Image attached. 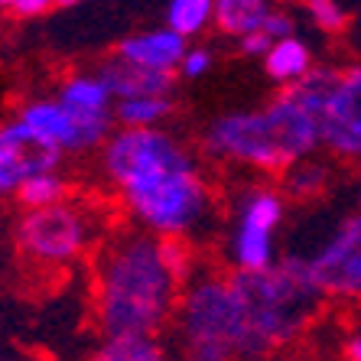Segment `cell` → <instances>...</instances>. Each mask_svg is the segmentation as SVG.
<instances>
[{
  "label": "cell",
  "instance_id": "1",
  "mask_svg": "<svg viewBox=\"0 0 361 361\" xmlns=\"http://www.w3.org/2000/svg\"><path fill=\"white\" fill-rule=\"evenodd\" d=\"M98 166L130 221L160 241L192 244L219 225V199L202 157L166 127H114Z\"/></svg>",
  "mask_w": 361,
  "mask_h": 361
},
{
  "label": "cell",
  "instance_id": "2",
  "mask_svg": "<svg viewBox=\"0 0 361 361\" xmlns=\"http://www.w3.org/2000/svg\"><path fill=\"white\" fill-rule=\"evenodd\" d=\"M183 286L185 280L166 264L160 238L137 225L114 228L94 257V326L104 338L160 336L176 316Z\"/></svg>",
  "mask_w": 361,
  "mask_h": 361
},
{
  "label": "cell",
  "instance_id": "3",
  "mask_svg": "<svg viewBox=\"0 0 361 361\" xmlns=\"http://www.w3.org/2000/svg\"><path fill=\"white\" fill-rule=\"evenodd\" d=\"M319 150V124L290 92L264 108L225 111L202 130V153L254 173H280Z\"/></svg>",
  "mask_w": 361,
  "mask_h": 361
},
{
  "label": "cell",
  "instance_id": "4",
  "mask_svg": "<svg viewBox=\"0 0 361 361\" xmlns=\"http://www.w3.org/2000/svg\"><path fill=\"white\" fill-rule=\"evenodd\" d=\"M244 316V361L270 358L306 332L322 293L302 254H283L261 274H231Z\"/></svg>",
  "mask_w": 361,
  "mask_h": 361
},
{
  "label": "cell",
  "instance_id": "5",
  "mask_svg": "<svg viewBox=\"0 0 361 361\" xmlns=\"http://www.w3.org/2000/svg\"><path fill=\"white\" fill-rule=\"evenodd\" d=\"M169 329L176 361H244V316L231 274L199 264Z\"/></svg>",
  "mask_w": 361,
  "mask_h": 361
},
{
  "label": "cell",
  "instance_id": "6",
  "mask_svg": "<svg viewBox=\"0 0 361 361\" xmlns=\"http://www.w3.org/2000/svg\"><path fill=\"white\" fill-rule=\"evenodd\" d=\"M286 219V195L277 185L244 183L228 205L221 257L228 274H261L280 261L277 235Z\"/></svg>",
  "mask_w": 361,
  "mask_h": 361
},
{
  "label": "cell",
  "instance_id": "7",
  "mask_svg": "<svg viewBox=\"0 0 361 361\" xmlns=\"http://www.w3.org/2000/svg\"><path fill=\"white\" fill-rule=\"evenodd\" d=\"M101 219L82 202H59L49 209L23 212L13 228V241L23 261L42 270H62L75 264L98 238Z\"/></svg>",
  "mask_w": 361,
  "mask_h": 361
},
{
  "label": "cell",
  "instance_id": "8",
  "mask_svg": "<svg viewBox=\"0 0 361 361\" xmlns=\"http://www.w3.org/2000/svg\"><path fill=\"white\" fill-rule=\"evenodd\" d=\"M322 300L361 302V215H342L310 254H302Z\"/></svg>",
  "mask_w": 361,
  "mask_h": 361
},
{
  "label": "cell",
  "instance_id": "9",
  "mask_svg": "<svg viewBox=\"0 0 361 361\" xmlns=\"http://www.w3.org/2000/svg\"><path fill=\"white\" fill-rule=\"evenodd\" d=\"M316 124L322 150L338 160L361 163V66H332Z\"/></svg>",
  "mask_w": 361,
  "mask_h": 361
},
{
  "label": "cell",
  "instance_id": "10",
  "mask_svg": "<svg viewBox=\"0 0 361 361\" xmlns=\"http://www.w3.org/2000/svg\"><path fill=\"white\" fill-rule=\"evenodd\" d=\"M52 98L75 118L88 153L101 150L104 140L114 134V98L98 72H68Z\"/></svg>",
  "mask_w": 361,
  "mask_h": 361
},
{
  "label": "cell",
  "instance_id": "11",
  "mask_svg": "<svg viewBox=\"0 0 361 361\" xmlns=\"http://www.w3.org/2000/svg\"><path fill=\"white\" fill-rule=\"evenodd\" d=\"M62 160L66 157L59 150L39 143L17 118L4 121L0 124V199L17 195V189L30 176L59 169Z\"/></svg>",
  "mask_w": 361,
  "mask_h": 361
},
{
  "label": "cell",
  "instance_id": "12",
  "mask_svg": "<svg viewBox=\"0 0 361 361\" xmlns=\"http://www.w3.org/2000/svg\"><path fill=\"white\" fill-rule=\"evenodd\" d=\"M13 118H17L39 143H46V147H52V150H59L62 157L88 153L85 150V140H82V130H78L75 118H72L56 98L23 101Z\"/></svg>",
  "mask_w": 361,
  "mask_h": 361
},
{
  "label": "cell",
  "instance_id": "13",
  "mask_svg": "<svg viewBox=\"0 0 361 361\" xmlns=\"http://www.w3.org/2000/svg\"><path fill=\"white\" fill-rule=\"evenodd\" d=\"M183 56L185 39L166 26L140 30V33H130L118 42V59L130 62L137 68H147V72H160V75H176Z\"/></svg>",
  "mask_w": 361,
  "mask_h": 361
},
{
  "label": "cell",
  "instance_id": "14",
  "mask_svg": "<svg viewBox=\"0 0 361 361\" xmlns=\"http://www.w3.org/2000/svg\"><path fill=\"white\" fill-rule=\"evenodd\" d=\"M98 78L108 85V92L114 101H130V98H173L176 88V75H160V72H147L137 68L124 59H108L98 68Z\"/></svg>",
  "mask_w": 361,
  "mask_h": 361
},
{
  "label": "cell",
  "instance_id": "15",
  "mask_svg": "<svg viewBox=\"0 0 361 361\" xmlns=\"http://www.w3.org/2000/svg\"><path fill=\"white\" fill-rule=\"evenodd\" d=\"M312 66H316V62H312V49L300 36L274 42L270 52L264 56V72H267V78L277 82L280 88H290V85L302 82V78L312 72Z\"/></svg>",
  "mask_w": 361,
  "mask_h": 361
},
{
  "label": "cell",
  "instance_id": "16",
  "mask_svg": "<svg viewBox=\"0 0 361 361\" xmlns=\"http://www.w3.org/2000/svg\"><path fill=\"white\" fill-rule=\"evenodd\" d=\"M88 361H176V355L160 336H108Z\"/></svg>",
  "mask_w": 361,
  "mask_h": 361
},
{
  "label": "cell",
  "instance_id": "17",
  "mask_svg": "<svg viewBox=\"0 0 361 361\" xmlns=\"http://www.w3.org/2000/svg\"><path fill=\"white\" fill-rule=\"evenodd\" d=\"M270 0H215V26L225 36L257 33L264 20L270 17Z\"/></svg>",
  "mask_w": 361,
  "mask_h": 361
},
{
  "label": "cell",
  "instance_id": "18",
  "mask_svg": "<svg viewBox=\"0 0 361 361\" xmlns=\"http://www.w3.org/2000/svg\"><path fill=\"white\" fill-rule=\"evenodd\" d=\"M329 179H332L329 163L316 160V157H306V160L293 163V166L283 173V189H280V192L296 202H312L326 192Z\"/></svg>",
  "mask_w": 361,
  "mask_h": 361
},
{
  "label": "cell",
  "instance_id": "19",
  "mask_svg": "<svg viewBox=\"0 0 361 361\" xmlns=\"http://www.w3.org/2000/svg\"><path fill=\"white\" fill-rule=\"evenodd\" d=\"M173 98H130V101H114V121L130 130H150V127H163L173 114Z\"/></svg>",
  "mask_w": 361,
  "mask_h": 361
},
{
  "label": "cell",
  "instance_id": "20",
  "mask_svg": "<svg viewBox=\"0 0 361 361\" xmlns=\"http://www.w3.org/2000/svg\"><path fill=\"white\" fill-rule=\"evenodd\" d=\"M215 26V0H169L166 4V30L183 39L205 33Z\"/></svg>",
  "mask_w": 361,
  "mask_h": 361
},
{
  "label": "cell",
  "instance_id": "21",
  "mask_svg": "<svg viewBox=\"0 0 361 361\" xmlns=\"http://www.w3.org/2000/svg\"><path fill=\"white\" fill-rule=\"evenodd\" d=\"M66 199H68V179L62 176L59 169H52V173H39V176H30L17 189V202L23 205V212L49 209V205H59V202H66Z\"/></svg>",
  "mask_w": 361,
  "mask_h": 361
},
{
  "label": "cell",
  "instance_id": "22",
  "mask_svg": "<svg viewBox=\"0 0 361 361\" xmlns=\"http://www.w3.org/2000/svg\"><path fill=\"white\" fill-rule=\"evenodd\" d=\"M302 10L310 13V20L322 33H342L348 26V13L338 0H302Z\"/></svg>",
  "mask_w": 361,
  "mask_h": 361
},
{
  "label": "cell",
  "instance_id": "23",
  "mask_svg": "<svg viewBox=\"0 0 361 361\" xmlns=\"http://www.w3.org/2000/svg\"><path fill=\"white\" fill-rule=\"evenodd\" d=\"M212 62H215V56L209 49L195 46V49H185L183 62H179V72H183V78H202L205 72H212Z\"/></svg>",
  "mask_w": 361,
  "mask_h": 361
},
{
  "label": "cell",
  "instance_id": "24",
  "mask_svg": "<svg viewBox=\"0 0 361 361\" xmlns=\"http://www.w3.org/2000/svg\"><path fill=\"white\" fill-rule=\"evenodd\" d=\"M261 30L274 42H280V39H290V36H296V20H293V13H286V10H270V17L264 20Z\"/></svg>",
  "mask_w": 361,
  "mask_h": 361
},
{
  "label": "cell",
  "instance_id": "25",
  "mask_svg": "<svg viewBox=\"0 0 361 361\" xmlns=\"http://www.w3.org/2000/svg\"><path fill=\"white\" fill-rule=\"evenodd\" d=\"M270 46H274V39H270L264 30L241 36V52H244V56H254V59H264V56L270 52Z\"/></svg>",
  "mask_w": 361,
  "mask_h": 361
},
{
  "label": "cell",
  "instance_id": "26",
  "mask_svg": "<svg viewBox=\"0 0 361 361\" xmlns=\"http://www.w3.org/2000/svg\"><path fill=\"white\" fill-rule=\"evenodd\" d=\"M56 7V0H13V13H17V17H42V13H46V10H52Z\"/></svg>",
  "mask_w": 361,
  "mask_h": 361
},
{
  "label": "cell",
  "instance_id": "27",
  "mask_svg": "<svg viewBox=\"0 0 361 361\" xmlns=\"http://www.w3.org/2000/svg\"><path fill=\"white\" fill-rule=\"evenodd\" d=\"M342 358L345 361H361V329H355L352 336L342 342Z\"/></svg>",
  "mask_w": 361,
  "mask_h": 361
},
{
  "label": "cell",
  "instance_id": "28",
  "mask_svg": "<svg viewBox=\"0 0 361 361\" xmlns=\"http://www.w3.org/2000/svg\"><path fill=\"white\" fill-rule=\"evenodd\" d=\"M78 0H56V7H75Z\"/></svg>",
  "mask_w": 361,
  "mask_h": 361
},
{
  "label": "cell",
  "instance_id": "29",
  "mask_svg": "<svg viewBox=\"0 0 361 361\" xmlns=\"http://www.w3.org/2000/svg\"><path fill=\"white\" fill-rule=\"evenodd\" d=\"M0 7H13V0H0Z\"/></svg>",
  "mask_w": 361,
  "mask_h": 361
},
{
  "label": "cell",
  "instance_id": "30",
  "mask_svg": "<svg viewBox=\"0 0 361 361\" xmlns=\"http://www.w3.org/2000/svg\"><path fill=\"white\" fill-rule=\"evenodd\" d=\"M358 215H361V192H358Z\"/></svg>",
  "mask_w": 361,
  "mask_h": 361
},
{
  "label": "cell",
  "instance_id": "31",
  "mask_svg": "<svg viewBox=\"0 0 361 361\" xmlns=\"http://www.w3.org/2000/svg\"><path fill=\"white\" fill-rule=\"evenodd\" d=\"M261 361H267V358H261Z\"/></svg>",
  "mask_w": 361,
  "mask_h": 361
}]
</instances>
